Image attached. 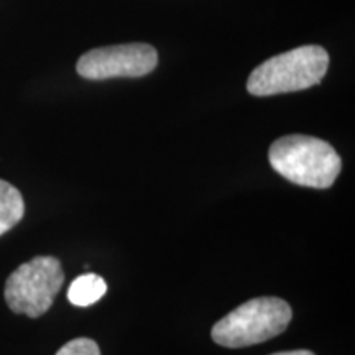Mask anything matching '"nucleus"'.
Wrapping results in <instances>:
<instances>
[{
	"label": "nucleus",
	"mask_w": 355,
	"mask_h": 355,
	"mask_svg": "<svg viewBox=\"0 0 355 355\" xmlns=\"http://www.w3.org/2000/svg\"><path fill=\"white\" fill-rule=\"evenodd\" d=\"M268 159L285 180L314 189L331 188L343 168L331 144L309 135H286L275 140Z\"/></svg>",
	"instance_id": "f257e3e1"
},
{
	"label": "nucleus",
	"mask_w": 355,
	"mask_h": 355,
	"mask_svg": "<svg viewBox=\"0 0 355 355\" xmlns=\"http://www.w3.org/2000/svg\"><path fill=\"white\" fill-rule=\"evenodd\" d=\"M25 202L20 191L0 180V235L15 227L24 219Z\"/></svg>",
	"instance_id": "0eeeda50"
},
{
	"label": "nucleus",
	"mask_w": 355,
	"mask_h": 355,
	"mask_svg": "<svg viewBox=\"0 0 355 355\" xmlns=\"http://www.w3.org/2000/svg\"><path fill=\"white\" fill-rule=\"evenodd\" d=\"M56 355H101L99 345L87 337H79V339L69 340L63 347L58 350Z\"/></svg>",
	"instance_id": "6e6552de"
},
{
	"label": "nucleus",
	"mask_w": 355,
	"mask_h": 355,
	"mask_svg": "<svg viewBox=\"0 0 355 355\" xmlns=\"http://www.w3.org/2000/svg\"><path fill=\"white\" fill-rule=\"evenodd\" d=\"M107 293V283L99 275L86 273L74 279L69 285L68 300L78 308H87L97 303Z\"/></svg>",
	"instance_id": "423d86ee"
},
{
	"label": "nucleus",
	"mask_w": 355,
	"mask_h": 355,
	"mask_svg": "<svg viewBox=\"0 0 355 355\" xmlns=\"http://www.w3.org/2000/svg\"><path fill=\"white\" fill-rule=\"evenodd\" d=\"M158 64V53L152 44L128 43L91 50L78 60L79 76L91 81L110 78H141Z\"/></svg>",
	"instance_id": "39448f33"
},
{
	"label": "nucleus",
	"mask_w": 355,
	"mask_h": 355,
	"mask_svg": "<svg viewBox=\"0 0 355 355\" xmlns=\"http://www.w3.org/2000/svg\"><path fill=\"white\" fill-rule=\"evenodd\" d=\"M293 318L291 306L282 298L261 296L230 311L212 327V340L229 349L266 343L286 331Z\"/></svg>",
	"instance_id": "7ed1b4c3"
},
{
	"label": "nucleus",
	"mask_w": 355,
	"mask_h": 355,
	"mask_svg": "<svg viewBox=\"0 0 355 355\" xmlns=\"http://www.w3.org/2000/svg\"><path fill=\"white\" fill-rule=\"evenodd\" d=\"M63 283L64 273L60 260L55 257H35L7 278L3 295L13 313L35 319L51 308Z\"/></svg>",
	"instance_id": "20e7f679"
},
{
	"label": "nucleus",
	"mask_w": 355,
	"mask_h": 355,
	"mask_svg": "<svg viewBox=\"0 0 355 355\" xmlns=\"http://www.w3.org/2000/svg\"><path fill=\"white\" fill-rule=\"evenodd\" d=\"M273 355H314L311 350H288V352H278Z\"/></svg>",
	"instance_id": "1a4fd4ad"
},
{
	"label": "nucleus",
	"mask_w": 355,
	"mask_h": 355,
	"mask_svg": "<svg viewBox=\"0 0 355 355\" xmlns=\"http://www.w3.org/2000/svg\"><path fill=\"white\" fill-rule=\"evenodd\" d=\"M327 68V51L318 44H304L257 66L248 76L247 91L257 97L304 91L321 83Z\"/></svg>",
	"instance_id": "f03ea898"
}]
</instances>
